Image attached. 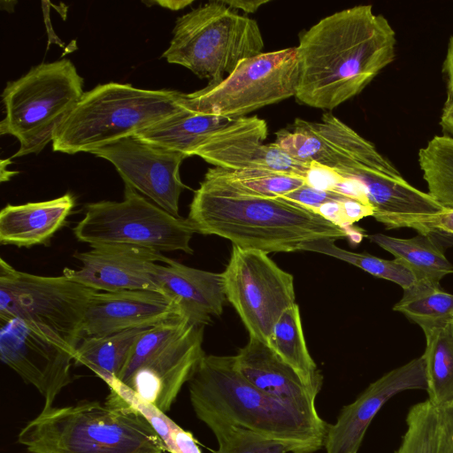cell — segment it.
<instances>
[{"label":"cell","instance_id":"cell-31","mask_svg":"<svg viewBox=\"0 0 453 453\" xmlns=\"http://www.w3.org/2000/svg\"><path fill=\"white\" fill-rule=\"evenodd\" d=\"M393 310L403 313L423 329L453 319V294L444 291L440 284L416 280L403 289V297Z\"/></svg>","mask_w":453,"mask_h":453},{"label":"cell","instance_id":"cell-30","mask_svg":"<svg viewBox=\"0 0 453 453\" xmlns=\"http://www.w3.org/2000/svg\"><path fill=\"white\" fill-rule=\"evenodd\" d=\"M205 176L234 191L261 197L282 196L305 184L302 176L267 170L229 171L213 167L208 169Z\"/></svg>","mask_w":453,"mask_h":453},{"label":"cell","instance_id":"cell-37","mask_svg":"<svg viewBox=\"0 0 453 453\" xmlns=\"http://www.w3.org/2000/svg\"><path fill=\"white\" fill-rule=\"evenodd\" d=\"M418 234L442 236L453 240V209L443 208L428 216L421 224Z\"/></svg>","mask_w":453,"mask_h":453},{"label":"cell","instance_id":"cell-23","mask_svg":"<svg viewBox=\"0 0 453 453\" xmlns=\"http://www.w3.org/2000/svg\"><path fill=\"white\" fill-rule=\"evenodd\" d=\"M233 119L185 109L134 136L146 142L191 157L193 151L208 136Z\"/></svg>","mask_w":453,"mask_h":453},{"label":"cell","instance_id":"cell-11","mask_svg":"<svg viewBox=\"0 0 453 453\" xmlns=\"http://www.w3.org/2000/svg\"><path fill=\"white\" fill-rule=\"evenodd\" d=\"M222 273L226 300L250 337L267 343L283 312L296 303L293 276L261 250L233 245Z\"/></svg>","mask_w":453,"mask_h":453},{"label":"cell","instance_id":"cell-40","mask_svg":"<svg viewBox=\"0 0 453 453\" xmlns=\"http://www.w3.org/2000/svg\"><path fill=\"white\" fill-rule=\"evenodd\" d=\"M442 73L446 78L447 97L453 98V35L449 40L447 52L442 63Z\"/></svg>","mask_w":453,"mask_h":453},{"label":"cell","instance_id":"cell-39","mask_svg":"<svg viewBox=\"0 0 453 453\" xmlns=\"http://www.w3.org/2000/svg\"><path fill=\"white\" fill-rule=\"evenodd\" d=\"M440 437L438 453H453V403L438 408Z\"/></svg>","mask_w":453,"mask_h":453},{"label":"cell","instance_id":"cell-22","mask_svg":"<svg viewBox=\"0 0 453 453\" xmlns=\"http://www.w3.org/2000/svg\"><path fill=\"white\" fill-rule=\"evenodd\" d=\"M74 205L70 193L43 202L7 204L0 211V242L19 248L48 245Z\"/></svg>","mask_w":453,"mask_h":453},{"label":"cell","instance_id":"cell-20","mask_svg":"<svg viewBox=\"0 0 453 453\" xmlns=\"http://www.w3.org/2000/svg\"><path fill=\"white\" fill-rule=\"evenodd\" d=\"M234 358L236 370L258 389L305 412L318 414L317 394L266 342L250 337Z\"/></svg>","mask_w":453,"mask_h":453},{"label":"cell","instance_id":"cell-33","mask_svg":"<svg viewBox=\"0 0 453 453\" xmlns=\"http://www.w3.org/2000/svg\"><path fill=\"white\" fill-rule=\"evenodd\" d=\"M406 430L395 453H438V408L427 399L412 405L405 419Z\"/></svg>","mask_w":453,"mask_h":453},{"label":"cell","instance_id":"cell-2","mask_svg":"<svg viewBox=\"0 0 453 453\" xmlns=\"http://www.w3.org/2000/svg\"><path fill=\"white\" fill-rule=\"evenodd\" d=\"M188 220L196 233L214 234L246 250H303L317 241L349 237L315 211L279 197H261L230 189L204 175L189 204Z\"/></svg>","mask_w":453,"mask_h":453},{"label":"cell","instance_id":"cell-25","mask_svg":"<svg viewBox=\"0 0 453 453\" xmlns=\"http://www.w3.org/2000/svg\"><path fill=\"white\" fill-rule=\"evenodd\" d=\"M426 349L422 355L427 400L435 407L453 403V319L422 329Z\"/></svg>","mask_w":453,"mask_h":453},{"label":"cell","instance_id":"cell-8","mask_svg":"<svg viewBox=\"0 0 453 453\" xmlns=\"http://www.w3.org/2000/svg\"><path fill=\"white\" fill-rule=\"evenodd\" d=\"M84 217L73 228L75 238L90 247L130 245L193 254L196 233L188 219L175 217L125 185L124 199L85 205Z\"/></svg>","mask_w":453,"mask_h":453},{"label":"cell","instance_id":"cell-29","mask_svg":"<svg viewBox=\"0 0 453 453\" xmlns=\"http://www.w3.org/2000/svg\"><path fill=\"white\" fill-rule=\"evenodd\" d=\"M428 194L442 207L453 209V136L434 135L418 153Z\"/></svg>","mask_w":453,"mask_h":453},{"label":"cell","instance_id":"cell-10","mask_svg":"<svg viewBox=\"0 0 453 453\" xmlns=\"http://www.w3.org/2000/svg\"><path fill=\"white\" fill-rule=\"evenodd\" d=\"M97 290L65 275L49 277L16 270L0 258V320L20 319L52 332L73 348Z\"/></svg>","mask_w":453,"mask_h":453},{"label":"cell","instance_id":"cell-12","mask_svg":"<svg viewBox=\"0 0 453 453\" xmlns=\"http://www.w3.org/2000/svg\"><path fill=\"white\" fill-rule=\"evenodd\" d=\"M273 142L292 157L328 167L342 177L365 168L402 176L374 144L329 112L320 121L296 119L293 130H279Z\"/></svg>","mask_w":453,"mask_h":453},{"label":"cell","instance_id":"cell-16","mask_svg":"<svg viewBox=\"0 0 453 453\" xmlns=\"http://www.w3.org/2000/svg\"><path fill=\"white\" fill-rule=\"evenodd\" d=\"M78 269L65 268L63 275L90 288L103 292L153 290L165 293L159 277L162 264L173 259L162 252L130 245L91 247L75 251Z\"/></svg>","mask_w":453,"mask_h":453},{"label":"cell","instance_id":"cell-1","mask_svg":"<svg viewBox=\"0 0 453 453\" xmlns=\"http://www.w3.org/2000/svg\"><path fill=\"white\" fill-rule=\"evenodd\" d=\"M396 36L370 4L330 14L304 31L296 46L303 104L333 110L360 94L395 58Z\"/></svg>","mask_w":453,"mask_h":453},{"label":"cell","instance_id":"cell-27","mask_svg":"<svg viewBox=\"0 0 453 453\" xmlns=\"http://www.w3.org/2000/svg\"><path fill=\"white\" fill-rule=\"evenodd\" d=\"M147 329L83 337L76 348L73 363L88 367L105 383L118 379L134 345Z\"/></svg>","mask_w":453,"mask_h":453},{"label":"cell","instance_id":"cell-32","mask_svg":"<svg viewBox=\"0 0 453 453\" xmlns=\"http://www.w3.org/2000/svg\"><path fill=\"white\" fill-rule=\"evenodd\" d=\"M303 251L322 253L361 268L366 273L392 281L403 289L416 282L414 274L396 259L387 260L368 253H356L343 250L334 244V241H317L308 244Z\"/></svg>","mask_w":453,"mask_h":453},{"label":"cell","instance_id":"cell-4","mask_svg":"<svg viewBox=\"0 0 453 453\" xmlns=\"http://www.w3.org/2000/svg\"><path fill=\"white\" fill-rule=\"evenodd\" d=\"M27 453H165L137 411L104 401L42 409L17 438Z\"/></svg>","mask_w":453,"mask_h":453},{"label":"cell","instance_id":"cell-18","mask_svg":"<svg viewBox=\"0 0 453 453\" xmlns=\"http://www.w3.org/2000/svg\"><path fill=\"white\" fill-rule=\"evenodd\" d=\"M426 389L422 356L395 368L372 382L351 403L344 406L325 440L326 453H357L372 420L397 394Z\"/></svg>","mask_w":453,"mask_h":453},{"label":"cell","instance_id":"cell-17","mask_svg":"<svg viewBox=\"0 0 453 453\" xmlns=\"http://www.w3.org/2000/svg\"><path fill=\"white\" fill-rule=\"evenodd\" d=\"M203 339V326L190 325L121 383L141 399L168 411L205 355Z\"/></svg>","mask_w":453,"mask_h":453},{"label":"cell","instance_id":"cell-38","mask_svg":"<svg viewBox=\"0 0 453 453\" xmlns=\"http://www.w3.org/2000/svg\"><path fill=\"white\" fill-rule=\"evenodd\" d=\"M343 179L332 169L311 163V169L305 177V184L322 190L334 191L337 184Z\"/></svg>","mask_w":453,"mask_h":453},{"label":"cell","instance_id":"cell-6","mask_svg":"<svg viewBox=\"0 0 453 453\" xmlns=\"http://www.w3.org/2000/svg\"><path fill=\"white\" fill-rule=\"evenodd\" d=\"M263 49L257 22L219 0L178 18L170 45L162 57L215 83L229 75L241 61L262 53Z\"/></svg>","mask_w":453,"mask_h":453},{"label":"cell","instance_id":"cell-34","mask_svg":"<svg viewBox=\"0 0 453 453\" xmlns=\"http://www.w3.org/2000/svg\"><path fill=\"white\" fill-rule=\"evenodd\" d=\"M204 424L218 441L219 448L213 453H295L288 443L241 426L213 420Z\"/></svg>","mask_w":453,"mask_h":453},{"label":"cell","instance_id":"cell-13","mask_svg":"<svg viewBox=\"0 0 453 453\" xmlns=\"http://www.w3.org/2000/svg\"><path fill=\"white\" fill-rule=\"evenodd\" d=\"M76 349L52 332L20 319L1 322L0 357L27 384L35 387L50 408L71 383Z\"/></svg>","mask_w":453,"mask_h":453},{"label":"cell","instance_id":"cell-43","mask_svg":"<svg viewBox=\"0 0 453 453\" xmlns=\"http://www.w3.org/2000/svg\"><path fill=\"white\" fill-rule=\"evenodd\" d=\"M155 4L157 3V4H159L160 6L164 7V8H167V9H170V10H173V11H177V10H180V9H183L185 7H187L188 5L191 4L193 3V1H187V0H184V1H173V0H171V1H157V2H154Z\"/></svg>","mask_w":453,"mask_h":453},{"label":"cell","instance_id":"cell-28","mask_svg":"<svg viewBox=\"0 0 453 453\" xmlns=\"http://www.w3.org/2000/svg\"><path fill=\"white\" fill-rule=\"evenodd\" d=\"M110 393L106 402L133 409L141 414L151 426L169 453H203L196 438L189 431L184 430L163 411L145 402L129 388L117 379L106 382Z\"/></svg>","mask_w":453,"mask_h":453},{"label":"cell","instance_id":"cell-7","mask_svg":"<svg viewBox=\"0 0 453 453\" xmlns=\"http://www.w3.org/2000/svg\"><path fill=\"white\" fill-rule=\"evenodd\" d=\"M83 93V79L66 58L42 63L8 82L2 93L0 134L19 141L12 157L38 154L52 142Z\"/></svg>","mask_w":453,"mask_h":453},{"label":"cell","instance_id":"cell-19","mask_svg":"<svg viewBox=\"0 0 453 453\" xmlns=\"http://www.w3.org/2000/svg\"><path fill=\"white\" fill-rule=\"evenodd\" d=\"M183 318L174 299L153 290L96 291L91 297L82 326L83 337L150 328Z\"/></svg>","mask_w":453,"mask_h":453},{"label":"cell","instance_id":"cell-9","mask_svg":"<svg viewBox=\"0 0 453 453\" xmlns=\"http://www.w3.org/2000/svg\"><path fill=\"white\" fill-rule=\"evenodd\" d=\"M298 82L297 48H286L241 61L222 81L183 93L182 103L195 112L237 119L295 96Z\"/></svg>","mask_w":453,"mask_h":453},{"label":"cell","instance_id":"cell-42","mask_svg":"<svg viewBox=\"0 0 453 453\" xmlns=\"http://www.w3.org/2000/svg\"><path fill=\"white\" fill-rule=\"evenodd\" d=\"M225 4L232 9L242 10L246 13L256 12L263 4H267L268 0H221Z\"/></svg>","mask_w":453,"mask_h":453},{"label":"cell","instance_id":"cell-3","mask_svg":"<svg viewBox=\"0 0 453 453\" xmlns=\"http://www.w3.org/2000/svg\"><path fill=\"white\" fill-rule=\"evenodd\" d=\"M198 419L241 426L290 444L295 453H314L328 428L319 414L305 412L256 388L235 368L234 356L204 355L188 382Z\"/></svg>","mask_w":453,"mask_h":453},{"label":"cell","instance_id":"cell-24","mask_svg":"<svg viewBox=\"0 0 453 453\" xmlns=\"http://www.w3.org/2000/svg\"><path fill=\"white\" fill-rule=\"evenodd\" d=\"M366 237L411 270L416 280L440 284L443 277L453 273V265L432 235L419 234L412 238L402 239L373 234Z\"/></svg>","mask_w":453,"mask_h":453},{"label":"cell","instance_id":"cell-35","mask_svg":"<svg viewBox=\"0 0 453 453\" xmlns=\"http://www.w3.org/2000/svg\"><path fill=\"white\" fill-rule=\"evenodd\" d=\"M190 324L184 318H176L148 328L136 341L128 359L117 379L124 382L143 362L173 338L186 330Z\"/></svg>","mask_w":453,"mask_h":453},{"label":"cell","instance_id":"cell-36","mask_svg":"<svg viewBox=\"0 0 453 453\" xmlns=\"http://www.w3.org/2000/svg\"><path fill=\"white\" fill-rule=\"evenodd\" d=\"M280 197L303 205L313 211L323 204L350 198L338 192L318 189L307 184Z\"/></svg>","mask_w":453,"mask_h":453},{"label":"cell","instance_id":"cell-15","mask_svg":"<svg viewBox=\"0 0 453 453\" xmlns=\"http://www.w3.org/2000/svg\"><path fill=\"white\" fill-rule=\"evenodd\" d=\"M267 123L257 116L234 119L208 136L192 153L229 171L267 170L305 179L311 163L299 161L274 142L264 143Z\"/></svg>","mask_w":453,"mask_h":453},{"label":"cell","instance_id":"cell-26","mask_svg":"<svg viewBox=\"0 0 453 453\" xmlns=\"http://www.w3.org/2000/svg\"><path fill=\"white\" fill-rule=\"evenodd\" d=\"M269 347L315 393L319 394L323 376L311 357L303 332L299 306L295 303L283 312L267 342Z\"/></svg>","mask_w":453,"mask_h":453},{"label":"cell","instance_id":"cell-14","mask_svg":"<svg viewBox=\"0 0 453 453\" xmlns=\"http://www.w3.org/2000/svg\"><path fill=\"white\" fill-rule=\"evenodd\" d=\"M111 162L125 182L175 217L183 189L180 167L188 155L157 146L134 136L91 151Z\"/></svg>","mask_w":453,"mask_h":453},{"label":"cell","instance_id":"cell-41","mask_svg":"<svg viewBox=\"0 0 453 453\" xmlns=\"http://www.w3.org/2000/svg\"><path fill=\"white\" fill-rule=\"evenodd\" d=\"M442 132L453 136V98L447 97L440 117Z\"/></svg>","mask_w":453,"mask_h":453},{"label":"cell","instance_id":"cell-21","mask_svg":"<svg viewBox=\"0 0 453 453\" xmlns=\"http://www.w3.org/2000/svg\"><path fill=\"white\" fill-rule=\"evenodd\" d=\"M159 277L167 295L176 302L190 325L203 326L223 312L226 296L222 273L203 271L175 260L162 265Z\"/></svg>","mask_w":453,"mask_h":453},{"label":"cell","instance_id":"cell-5","mask_svg":"<svg viewBox=\"0 0 453 453\" xmlns=\"http://www.w3.org/2000/svg\"><path fill=\"white\" fill-rule=\"evenodd\" d=\"M183 93L109 82L84 92L58 129L53 151L91 152L134 136L183 110Z\"/></svg>","mask_w":453,"mask_h":453}]
</instances>
